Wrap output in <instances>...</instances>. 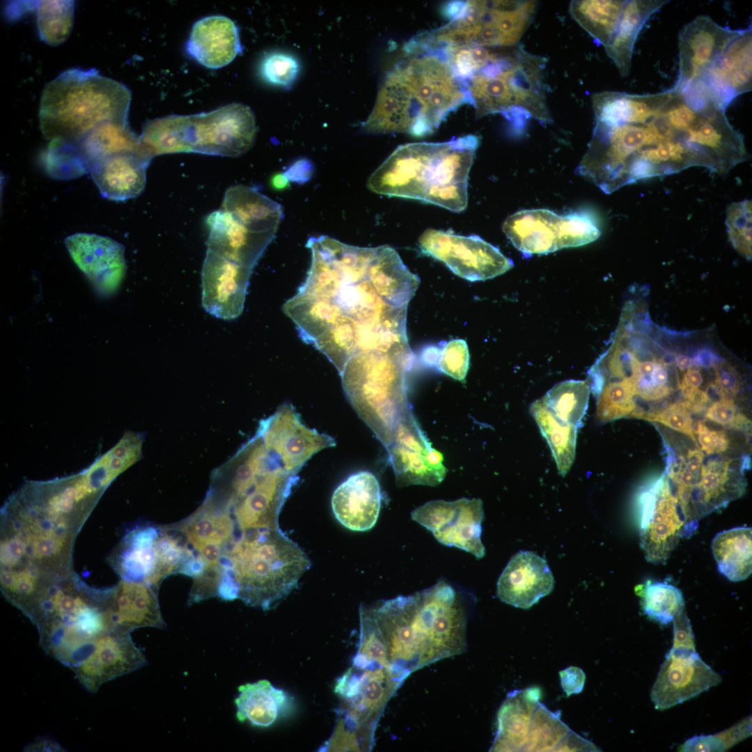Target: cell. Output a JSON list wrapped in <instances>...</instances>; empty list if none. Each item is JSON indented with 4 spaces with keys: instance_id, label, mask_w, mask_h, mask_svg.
<instances>
[{
    "instance_id": "obj_43",
    "label": "cell",
    "mask_w": 752,
    "mask_h": 752,
    "mask_svg": "<svg viewBox=\"0 0 752 752\" xmlns=\"http://www.w3.org/2000/svg\"><path fill=\"white\" fill-rule=\"evenodd\" d=\"M625 1L576 0L570 3L572 18L604 47L611 40Z\"/></svg>"
},
{
    "instance_id": "obj_11",
    "label": "cell",
    "mask_w": 752,
    "mask_h": 752,
    "mask_svg": "<svg viewBox=\"0 0 752 752\" xmlns=\"http://www.w3.org/2000/svg\"><path fill=\"white\" fill-rule=\"evenodd\" d=\"M402 683L384 668L352 665L334 685L340 706L330 746L338 751H370L379 717Z\"/></svg>"
},
{
    "instance_id": "obj_63",
    "label": "cell",
    "mask_w": 752,
    "mask_h": 752,
    "mask_svg": "<svg viewBox=\"0 0 752 752\" xmlns=\"http://www.w3.org/2000/svg\"><path fill=\"white\" fill-rule=\"evenodd\" d=\"M675 360L677 367L681 371L691 368L693 365L692 359L686 354H678L675 357Z\"/></svg>"
},
{
    "instance_id": "obj_35",
    "label": "cell",
    "mask_w": 752,
    "mask_h": 752,
    "mask_svg": "<svg viewBox=\"0 0 752 752\" xmlns=\"http://www.w3.org/2000/svg\"><path fill=\"white\" fill-rule=\"evenodd\" d=\"M236 717L241 723L267 728L289 716L294 710L293 698L267 680L238 687L235 700Z\"/></svg>"
},
{
    "instance_id": "obj_42",
    "label": "cell",
    "mask_w": 752,
    "mask_h": 752,
    "mask_svg": "<svg viewBox=\"0 0 752 752\" xmlns=\"http://www.w3.org/2000/svg\"><path fill=\"white\" fill-rule=\"evenodd\" d=\"M530 412L551 449L559 474L565 476L574 460L578 428L556 418L542 398L531 405Z\"/></svg>"
},
{
    "instance_id": "obj_3",
    "label": "cell",
    "mask_w": 752,
    "mask_h": 752,
    "mask_svg": "<svg viewBox=\"0 0 752 752\" xmlns=\"http://www.w3.org/2000/svg\"><path fill=\"white\" fill-rule=\"evenodd\" d=\"M404 49V57L386 75L363 124L368 134L425 136L467 103L465 88L440 48L413 38Z\"/></svg>"
},
{
    "instance_id": "obj_36",
    "label": "cell",
    "mask_w": 752,
    "mask_h": 752,
    "mask_svg": "<svg viewBox=\"0 0 752 752\" xmlns=\"http://www.w3.org/2000/svg\"><path fill=\"white\" fill-rule=\"evenodd\" d=\"M221 209L251 230L260 233L276 234L283 217L279 203L244 185L226 189Z\"/></svg>"
},
{
    "instance_id": "obj_40",
    "label": "cell",
    "mask_w": 752,
    "mask_h": 752,
    "mask_svg": "<svg viewBox=\"0 0 752 752\" xmlns=\"http://www.w3.org/2000/svg\"><path fill=\"white\" fill-rule=\"evenodd\" d=\"M752 531L739 526L717 533L712 551L719 571L732 581H740L751 574Z\"/></svg>"
},
{
    "instance_id": "obj_20",
    "label": "cell",
    "mask_w": 752,
    "mask_h": 752,
    "mask_svg": "<svg viewBox=\"0 0 752 752\" xmlns=\"http://www.w3.org/2000/svg\"><path fill=\"white\" fill-rule=\"evenodd\" d=\"M721 680L696 649L671 648L651 689L650 699L655 709L665 710L707 691Z\"/></svg>"
},
{
    "instance_id": "obj_28",
    "label": "cell",
    "mask_w": 752,
    "mask_h": 752,
    "mask_svg": "<svg viewBox=\"0 0 752 752\" xmlns=\"http://www.w3.org/2000/svg\"><path fill=\"white\" fill-rule=\"evenodd\" d=\"M496 586L497 597L502 602L528 609L552 591L554 579L543 558L533 551H520L510 558Z\"/></svg>"
},
{
    "instance_id": "obj_61",
    "label": "cell",
    "mask_w": 752,
    "mask_h": 752,
    "mask_svg": "<svg viewBox=\"0 0 752 752\" xmlns=\"http://www.w3.org/2000/svg\"><path fill=\"white\" fill-rule=\"evenodd\" d=\"M704 393L708 402L714 403L730 398L715 382L710 383L704 391Z\"/></svg>"
},
{
    "instance_id": "obj_9",
    "label": "cell",
    "mask_w": 752,
    "mask_h": 752,
    "mask_svg": "<svg viewBox=\"0 0 752 752\" xmlns=\"http://www.w3.org/2000/svg\"><path fill=\"white\" fill-rule=\"evenodd\" d=\"M112 590H93L75 580L52 584L32 619L45 653L67 666L95 639L113 631Z\"/></svg>"
},
{
    "instance_id": "obj_44",
    "label": "cell",
    "mask_w": 752,
    "mask_h": 752,
    "mask_svg": "<svg viewBox=\"0 0 752 752\" xmlns=\"http://www.w3.org/2000/svg\"><path fill=\"white\" fill-rule=\"evenodd\" d=\"M590 393L587 380L567 379L555 384L542 398L556 418L579 429L586 414Z\"/></svg>"
},
{
    "instance_id": "obj_15",
    "label": "cell",
    "mask_w": 752,
    "mask_h": 752,
    "mask_svg": "<svg viewBox=\"0 0 752 752\" xmlns=\"http://www.w3.org/2000/svg\"><path fill=\"white\" fill-rule=\"evenodd\" d=\"M502 228L524 256L547 254L585 245L601 234L598 220L586 210L566 214L547 209L523 210L508 217Z\"/></svg>"
},
{
    "instance_id": "obj_5",
    "label": "cell",
    "mask_w": 752,
    "mask_h": 752,
    "mask_svg": "<svg viewBox=\"0 0 752 752\" xmlns=\"http://www.w3.org/2000/svg\"><path fill=\"white\" fill-rule=\"evenodd\" d=\"M311 565L304 551L280 528L249 531L220 563L217 597L272 609L297 586Z\"/></svg>"
},
{
    "instance_id": "obj_51",
    "label": "cell",
    "mask_w": 752,
    "mask_h": 752,
    "mask_svg": "<svg viewBox=\"0 0 752 752\" xmlns=\"http://www.w3.org/2000/svg\"><path fill=\"white\" fill-rule=\"evenodd\" d=\"M694 434H698L700 446L707 454L724 452L728 448L729 439L726 432L710 430L703 421L697 423Z\"/></svg>"
},
{
    "instance_id": "obj_16",
    "label": "cell",
    "mask_w": 752,
    "mask_h": 752,
    "mask_svg": "<svg viewBox=\"0 0 752 752\" xmlns=\"http://www.w3.org/2000/svg\"><path fill=\"white\" fill-rule=\"evenodd\" d=\"M421 251L444 263L455 274L470 281L501 275L514 266L499 249L477 235H460L428 228L418 238Z\"/></svg>"
},
{
    "instance_id": "obj_45",
    "label": "cell",
    "mask_w": 752,
    "mask_h": 752,
    "mask_svg": "<svg viewBox=\"0 0 752 752\" xmlns=\"http://www.w3.org/2000/svg\"><path fill=\"white\" fill-rule=\"evenodd\" d=\"M41 40L57 46L69 37L74 24V1H37L34 9Z\"/></svg>"
},
{
    "instance_id": "obj_13",
    "label": "cell",
    "mask_w": 752,
    "mask_h": 752,
    "mask_svg": "<svg viewBox=\"0 0 752 752\" xmlns=\"http://www.w3.org/2000/svg\"><path fill=\"white\" fill-rule=\"evenodd\" d=\"M112 560L122 579L158 590L162 581L171 574L190 577L195 556L178 522L136 526L125 535Z\"/></svg>"
},
{
    "instance_id": "obj_60",
    "label": "cell",
    "mask_w": 752,
    "mask_h": 752,
    "mask_svg": "<svg viewBox=\"0 0 752 752\" xmlns=\"http://www.w3.org/2000/svg\"><path fill=\"white\" fill-rule=\"evenodd\" d=\"M703 378L700 371L696 368H689L684 374L682 380L679 382V386H689L695 389L702 384Z\"/></svg>"
},
{
    "instance_id": "obj_22",
    "label": "cell",
    "mask_w": 752,
    "mask_h": 752,
    "mask_svg": "<svg viewBox=\"0 0 752 752\" xmlns=\"http://www.w3.org/2000/svg\"><path fill=\"white\" fill-rule=\"evenodd\" d=\"M147 663L130 634L109 631L93 641L71 670L79 682L95 694L103 684L138 670Z\"/></svg>"
},
{
    "instance_id": "obj_25",
    "label": "cell",
    "mask_w": 752,
    "mask_h": 752,
    "mask_svg": "<svg viewBox=\"0 0 752 752\" xmlns=\"http://www.w3.org/2000/svg\"><path fill=\"white\" fill-rule=\"evenodd\" d=\"M76 265L97 291L111 295L120 286L126 269L123 246L109 237L77 233L65 240Z\"/></svg>"
},
{
    "instance_id": "obj_31",
    "label": "cell",
    "mask_w": 752,
    "mask_h": 752,
    "mask_svg": "<svg viewBox=\"0 0 752 752\" xmlns=\"http://www.w3.org/2000/svg\"><path fill=\"white\" fill-rule=\"evenodd\" d=\"M152 158L144 150L124 152L93 164L90 172L102 197L123 201L144 190L146 170Z\"/></svg>"
},
{
    "instance_id": "obj_52",
    "label": "cell",
    "mask_w": 752,
    "mask_h": 752,
    "mask_svg": "<svg viewBox=\"0 0 752 752\" xmlns=\"http://www.w3.org/2000/svg\"><path fill=\"white\" fill-rule=\"evenodd\" d=\"M673 622L674 635L672 648L696 649L691 625L684 607L677 613Z\"/></svg>"
},
{
    "instance_id": "obj_48",
    "label": "cell",
    "mask_w": 752,
    "mask_h": 752,
    "mask_svg": "<svg viewBox=\"0 0 752 752\" xmlns=\"http://www.w3.org/2000/svg\"><path fill=\"white\" fill-rule=\"evenodd\" d=\"M260 75L266 82L279 86H288L297 78L299 65L292 55L283 52H270L264 56L260 63Z\"/></svg>"
},
{
    "instance_id": "obj_39",
    "label": "cell",
    "mask_w": 752,
    "mask_h": 752,
    "mask_svg": "<svg viewBox=\"0 0 752 752\" xmlns=\"http://www.w3.org/2000/svg\"><path fill=\"white\" fill-rule=\"evenodd\" d=\"M144 150L152 157L195 152L192 115H169L150 120L139 136Z\"/></svg>"
},
{
    "instance_id": "obj_29",
    "label": "cell",
    "mask_w": 752,
    "mask_h": 752,
    "mask_svg": "<svg viewBox=\"0 0 752 752\" xmlns=\"http://www.w3.org/2000/svg\"><path fill=\"white\" fill-rule=\"evenodd\" d=\"M207 250L253 269L276 234L251 230L228 212L219 209L205 218Z\"/></svg>"
},
{
    "instance_id": "obj_59",
    "label": "cell",
    "mask_w": 752,
    "mask_h": 752,
    "mask_svg": "<svg viewBox=\"0 0 752 752\" xmlns=\"http://www.w3.org/2000/svg\"><path fill=\"white\" fill-rule=\"evenodd\" d=\"M693 365L698 368H714L723 362L722 359L711 349L701 347L698 350L692 358Z\"/></svg>"
},
{
    "instance_id": "obj_14",
    "label": "cell",
    "mask_w": 752,
    "mask_h": 752,
    "mask_svg": "<svg viewBox=\"0 0 752 752\" xmlns=\"http://www.w3.org/2000/svg\"><path fill=\"white\" fill-rule=\"evenodd\" d=\"M662 141L652 123H596L577 172L606 194L629 185V169L642 150Z\"/></svg>"
},
{
    "instance_id": "obj_12",
    "label": "cell",
    "mask_w": 752,
    "mask_h": 752,
    "mask_svg": "<svg viewBox=\"0 0 752 752\" xmlns=\"http://www.w3.org/2000/svg\"><path fill=\"white\" fill-rule=\"evenodd\" d=\"M536 8L534 1H464L445 8L449 21L424 33L431 43L510 47L524 35Z\"/></svg>"
},
{
    "instance_id": "obj_56",
    "label": "cell",
    "mask_w": 752,
    "mask_h": 752,
    "mask_svg": "<svg viewBox=\"0 0 752 752\" xmlns=\"http://www.w3.org/2000/svg\"><path fill=\"white\" fill-rule=\"evenodd\" d=\"M562 688L567 696L581 692L586 676L583 671L575 666H570L559 672Z\"/></svg>"
},
{
    "instance_id": "obj_1",
    "label": "cell",
    "mask_w": 752,
    "mask_h": 752,
    "mask_svg": "<svg viewBox=\"0 0 752 752\" xmlns=\"http://www.w3.org/2000/svg\"><path fill=\"white\" fill-rule=\"evenodd\" d=\"M311 262L305 281L283 306L299 337L340 374L353 357L409 347L407 306L389 304L373 278L377 247H359L326 235L306 243Z\"/></svg>"
},
{
    "instance_id": "obj_18",
    "label": "cell",
    "mask_w": 752,
    "mask_h": 752,
    "mask_svg": "<svg viewBox=\"0 0 752 752\" xmlns=\"http://www.w3.org/2000/svg\"><path fill=\"white\" fill-rule=\"evenodd\" d=\"M696 166L723 174L745 159L744 138L730 124L725 110L712 106L700 113L684 132Z\"/></svg>"
},
{
    "instance_id": "obj_34",
    "label": "cell",
    "mask_w": 752,
    "mask_h": 752,
    "mask_svg": "<svg viewBox=\"0 0 752 752\" xmlns=\"http://www.w3.org/2000/svg\"><path fill=\"white\" fill-rule=\"evenodd\" d=\"M674 95L673 88L645 95L617 91L597 93L592 95L595 121L607 125L647 123L659 113Z\"/></svg>"
},
{
    "instance_id": "obj_7",
    "label": "cell",
    "mask_w": 752,
    "mask_h": 752,
    "mask_svg": "<svg viewBox=\"0 0 752 752\" xmlns=\"http://www.w3.org/2000/svg\"><path fill=\"white\" fill-rule=\"evenodd\" d=\"M297 480L275 455L255 445L229 464L210 498L230 516L237 540L253 530L279 528V513Z\"/></svg>"
},
{
    "instance_id": "obj_8",
    "label": "cell",
    "mask_w": 752,
    "mask_h": 752,
    "mask_svg": "<svg viewBox=\"0 0 752 752\" xmlns=\"http://www.w3.org/2000/svg\"><path fill=\"white\" fill-rule=\"evenodd\" d=\"M545 60L517 47L493 49L489 60L464 81L476 118L499 113L515 128L534 118L551 121L545 100Z\"/></svg>"
},
{
    "instance_id": "obj_24",
    "label": "cell",
    "mask_w": 752,
    "mask_h": 752,
    "mask_svg": "<svg viewBox=\"0 0 752 752\" xmlns=\"http://www.w3.org/2000/svg\"><path fill=\"white\" fill-rule=\"evenodd\" d=\"M752 29L740 33L696 79L711 102L725 110L738 95L751 90Z\"/></svg>"
},
{
    "instance_id": "obj_23",
    "label": "cell",
    "mask_w": 752,
    "mask_h": 752,
    "mask_svg": "<svg viewBox=\"0 0 752 752\" xmlns=\"http://www.w3.org/2000/svg\"><path fill=\"white\" fill-rule=\"evenodd\" d=\"M398 485L434 486L445 478L443 456L432 448L413 414L398 425L386 448Z\"/></svg>"
},
{
    "instance_id": "obj_38",
    "label": "cell",
    "mask_w": 752,
    "mask_h": 752,
    "mask_svg": "<svg viewBox=\"0 0 752 752\" xmlns=\"http://www.w3.org/2000/svg\"><path fill=\"white\" fill-rule=\"evenodd\" d=\"M538 689L510 693L497 714V729L491 751H523L533 710L539 701Z\"/></svg>"
},
{
    "instance_id": "obj_37",
    "label": "cell",
    "mask_w": 752,
    "mask_h": 752,
    "mask_svg": "<svg viewBox=\"0 0 752 752\" xmlns=\"http://www.w3.org/2000/svg\"><path fill=\"white\" fill-rule=\"evenodd\" d=\"M667 0L625 1L613 34L604 47L620 75L626 77L631 69L636 39L649 18L668 3Z\"/></svg>"
},
{
    "instance_id": "obj_53",
    "label": "cell",
    "mask_w": 752,
    "mask_h": 752,
    "mask_svg": "<svg viewBox=\"0 0 752 752\" xmlns=\"http://www.w3.org/2000/svg\"><path fill=\"white\" fill-rule=\"evenodd\" d=\"M727 749L724 741L716 735H695L687 739L680 746V751L721 752Z\"/></svg>"
},
{
    "instance_id": "obj_4",
    "label": "cell",
    "mask_w": 752,
    "mask_h": 752,
    "mask_svg": "<svg viewBox=\"0 0 752 752\" xmlns=\"http://www.w3.org/2000/svg\"><path fill=\"white\" fill-rule=\"evenodd\" d=\"M479 145L473 134L401 145L370 175L368 188L460 212L467 206L469 173Z\"/></svg>"
},
{
    "instance_id": "obj_54",
    "label": "cell",
    "mask_w": 752,
    "mask_h": 752,
    "mask_svg": "<svg viewBox=\"0 0 752 752\" xmlns=\"http://www.w3.org/2000/svg\"><path fill=\"white\" fill-rule=\"evenodd\" d=\"M715 368V383L729 397L735 396L741 387V379L737 370L725 362Z\"/></svg>"
},
{
    "instance_id": "obj_46",
    "label": "cell",
    "mask_w": 752,
    "mask_h": 752,
    "mask_svg": "<svg viewBox=\"0 0 752 752\" xmlns=\"http://www.w3.org/2000/svg\"><path fill=\"white\" fill-rule=\"evenodd\" d=\"M635 592L641 597L644 613L664 625L673 622L677 613L684 607L682 592L667 583L648 581L636 586Z\"/></svg>"
},
{
    "instance_id": "obj_21",
    "label": "cell",
    "mask_w": 752,
    "mask_h": 752,
    "mask_svg": "<svg viewBox=\"0 0 752 752\" xmlns=\"http://www.w3.org/2000/svg\"><path fill=\"white\" fill-rule=\"evenodd\" d=\"M192 116L196 153L237 157L253 145L255 117L252 110L244 104L232 103Z\"/></svg>"
},
{
    "instance_id": "obj_55",
    "label": "cell",
    "mask_w": 752,
    "mask_h": 752,
    "mask_svg": "<svg viewBox=\"0 0 752 752\" xmlns=\"http://www.w3.org/2000/svg\"><path fill=\"white\" fill-rule=\"evenodd\" d=\"M737 414L735 402L729 398L712 403L707 408L705 416L712 421L730 428Z\"/></svg>"
},
{
    "instance_id": "obj_33",
    "label": "cell",
    "mask_w": 752,
    "mask_h": 752,
    "mask_svg": "<svg viewBox=\"0 0 752 752\" xmlns=\"http://www.w3.org/2000/svg\"><path fill=\"white\" fill-rule=\"evenodd\" d=\"M157 590L146 583L122 579L113 588L110 603L113 629L130 634L139 627L164 628Z\"/></svg>"
},
{
    "instance_id": "obj_30",
    "label": "cell",
    "mask_w": 752,
    "mask_h": 752,
    "mask_svg": "<svg viewBox=\"0 0 752 752\" xmlns=\"http://www.w3.org/2000/svg\"><path fill=\"white\" fill-rule=\"evenodd\" d=\"M379 482L370 471L350 476L335 489L331 508L336 519L353 531H366L376 524L381 507Z\"/></svg>"
},
{
    "instance_id": "obj_2",
    "label": "cell",
    "mask_w": 752,
    "mask_h": 752,
    "mask_svg": "<svg viewBox=\"0 0 752 752\" xmlns=\"http://www.w3.org/2000/svg\"><path fill=\"white\" fill-rule=\"evenodd\" d=\"M359 621L379 664L402 682L466 648L464 609L455 589L443 580L411 595L361 604Z\"/></svg>"
},
{
    "instance_id": "obj_17",
    "label": "cell",
    "mask_w": 752,
    "mask_h": 752,
    "mask_svg": "<svg viewBox=\"0 0 752 752\" xmlns=\"http://www.w3.org/2000/svg\"><path fill=\"white\" fill-rule=\"evenodd\" d=\"M483 517L480 499L430 501L412 512V519L430 531L440 543L471 553L476 558L485 554L481 540Z\"/></svg>"
},
{
    "instance_id": "obj_10",
    "label": "cell",
    "mask_w": 752,
    "mask_h": 752,
    "mask_svg": "<svg viewBox=\"0 0 752 752\" xmlns=\"http://www.w3.org/2000/svg\"><path fill=\"white\" fill-rule=\"evenodd\" d=\"M412 361V357L393 353H361L340 374L352 407L386 448L401 421L412 414L406 381Z\"/></svg>"
},
{
    "instance_id": "obj_47",
    "label": "cell",
    "mask_w": 752,
    "mask_h": 752,
    "mask_svg": "<svg viewBox=\"0 0 752 752\" xmlns=\"http://www.w3.org/2000/svg\"><path fill=\"white\" fill-rule=\"evenodd\" d=\"M751 200L731 203L726 211V225L728 238L739 254L751 259Z\"/></svg>"
},
{
    "instance_id": "obj_50",
    "label": "cell",
    "mask_w": 752,
    "mask_h": 752,
    "mask_svg": "<svg viewBox=\"0 0 752 752\" xmlns=\"http://www.w3.org/2000/svg\"><path fill=\"white\" fill-rule=\"evenodd\" d=\"M640 418L660 423L689 436L694 441H696L694 421L690 412L684 405V401L675 402L658 413L643 412Z\"/></svg>"
},
{
    "instance_id": "obj_27",
    "label": "cell",
    "mask_w": 752,
    "mask_h": 752,
    "mask_svg": "<svg viewBox=\"0 0 752 752\" xmlns=\"http://www.w3.org/2000/svg\"><path fill=\"white\" fill-rule=\"evenodd\" d=\"M740 32L704 15L684 26L678 37L679 75L675 86L700 78Z\"/></svg>"
},
{
    "instance_id": "obj_26",
    "label": "cell",
    "mask_w": 752,
    "mask_h": 752,
    "mask_svg": "<svg viewBox=\"0 0 752 752\" xmlns=\"http://www.w3.org/2000/svg\"><path fill=\"white\" fill-rule=\"evenodd\" d=\"M252 270L207 251L201 272L205 310L222 320L238 317L244 308Z\"/></svg>"
},
{
    "instance_id": "obj_58",
    "label": "cell",
    "mask_w": 752,
    "mask_h": 752,
    "mask_svg": "<svg viewBox=\"0 0 752 752\" xmlns=\"http://www.w3.org/2000/svg\"><path fill=\"white\" fill-rule=\"evenodd\" d=\"M312 166L309 161L302 159L297 160L283 173L288 180L297 182H305L311 176Z\"/></svg>"
},
{
    "instance_id": "obj_41",
    "label": "cell",
    "mask_w": 752,
    "mask_h": 752,
    "mask_svg": "<svg viewBox=\"0 0 752 752\" xmlns=\"http://www.w3.org/2000/svg\"><path fill=\"white\" fill-rule=\"evenodd\" d=\"M76 144L90 169L93 164L116 154L146 151L140 143L139 136L132 131L129 124L111 121L97 126Z\"/></svg>"
},
{
    "instance_id": "obj_49",
    "label": "cell",
    "mask_w": 752,
    "mask_h": 752,
    "mask_svg": "<svg viewBox=\"0 0 752 752\" xmlns=\"http://www.w3.org/2000/svg\"><path fill=\"white\" fill-rule=\"evenodd\" d=\"M469 366V352L464 340H451L439 349L436 368L441 373L462 381L466 377Z\"/></svg>"
},
{
    "instance_id": "obj_19",
    "label": "cell",
    "mask_w": 752,
    "mask_h": 752,
    "mask_svg": "<svg viewBox=\"0 0 752 752\" xmlns=\"http://www.w3.org/2000/svg\"><path fill=\"white\" fill-rule=\"evenodd\" d=\"M258 430L267 449L295 475L313 455L336 445L329 435L306 426L290 403H284L262 421Z\"/></svg>"
},
{
    "instance_id": "obj_32",
    "label": "cell",
    "mask_w": 752,
    "mask_h": 752,
    "mask_svg": "<svg viewBox=\"0 0 752 752\" xmlns=\"http://www.w3.org/2000/svg\"><path fill=\"white\" fill-rule=\"evenodd\" d=\"M186 50L201 65L219 69L231 63L242 47L233 21L225 16L212 15L193 25Z\"/></svg>"
},
{
    "instance_id": "obj_6",
    "label": "cell",
    "mask_w": 752,
    "mask_h": 752,
    "mask_svg": "<svg viewBox=\"0 0 752 752\" xmlns=\"http://www.w3.org/2000/svg\"><path fill=\"white\" fill-rule=\"evenodd\" d=\"M130 90L96 69L71 68L44 88L39 121L50 141L77 142L100 124H128Z\"/></svg>"
},
{
    "instance_id": "obj_62",
    "label": "cell",
    "mask_w": 752,
    "mask_h": 752,
    "mask_svg": "<svg viewBox=\"0 0 752 752\" xmlns=\"http://www.w3.org/2000/svg\"><path fill=\"white\" fill-rule=\"evenodd\" d=\"M271 187L276 190H283L289 186V180L283 173H276L270 180Z\"/></svg>"
},
{
    "instance_id": "obj_57",
    "label": "cell",
    "mask_w": 752,
    "mask_h": 752,
    "mask_svg": "<svg viewBox=\"0 0 752 752\" xmlns=\"http://www.w3.org/2000/svg\"><path fill=\"white\" fill-rule=\"evenodd\" d=\"M717 735L724 741L728 749L751 735V721L740 722Z\"/></svg>"
}]
</instances>
